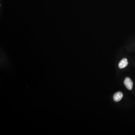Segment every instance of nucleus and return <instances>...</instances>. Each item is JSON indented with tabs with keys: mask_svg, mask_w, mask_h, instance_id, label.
Instances as JSON below:
<instances>
[{
	"mask_svg": "<svg viewBox=\"0 0 135 135\" xmlns=\"http://www.w3.org/2000/svg\"><path fill=\"white\" fill-rule=\"evenodd\" d=\"M124 84L128 89L131 90L133 89V83L132 80L128 77L126 78L124 81Z\"/></svg>",
	"mask_w": 135,
	"mask_h": 135,
	"instance_id": "nucleus-1",
	"label": "nucleus"
},
{
	"mask_svg": "<svg viewBox=\"0 0 135 135\" xmlns=\"http://www.w3.org/2000/svg\"><path fill=\"white\" fill-rule=\"evenodd\" d=\"M128 64V62L127 59L126 58H124L119 63V67L121 69H122L127 66Z\"/></svg>",
	"mask_w": 135,
	"mask_h": 135,
	"instance_id": "nucleus-2",
	"label": "nucleus"
},
{
	"mask_svg": "<svg viewBox=\"0 0 135 135\" xmlns=\"http://www.w3.org/2000/svg\"><path fill=\"white\" fill-rule=\"evenodd\" d=\"M123 96L122 93L121 92H118L115 94L113 96V99L115 102H119L121 100Z\"/></svg>",
	"mask_w": 135,
	"mask_h": 135,
	"instance_id": "nucleus-3",
	"label": "nucleus"
}]
</instances>
